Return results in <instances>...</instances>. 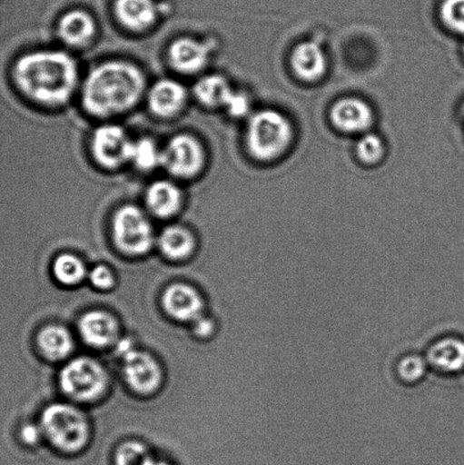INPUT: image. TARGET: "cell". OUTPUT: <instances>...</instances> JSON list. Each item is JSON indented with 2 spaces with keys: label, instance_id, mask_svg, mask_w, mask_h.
<instances>
[{
  "label": "cell",
  "instance_id": "1",
  "mask_svg": "<svg viewBox=\"0 0 464 465\" xmlns=\"http://www.w3.org/2000/svg\"><path fill=\"white\" fill-rule=\"evenodd\" d=\"M11 81L16 94L48 106L72 97L79 81L74 59L63 52L26 53L14 59Z\"/></svg>",
  "mask_w": 464,
  "mask_h": 465
},
{
  "label": "cell",
  "instance_id": "2",
  "mask_svg": "<svg viewBox=\"0 0 464 465\" xmlns=\"http://www.w3.org/2000/svg\"><path fill=\"white\" fill-rule=\"evenodd\" d=\"M144 77L131 64L112 62L94 68L84 85V104L94 116L106 117L134 107L143 97Z\"/></svg>",
  "mask_w": 464,
  "mask_h": 465
},
{
  "label": "cell",
  "instance_id": "3",
  "mask_svg": "<svg viewBox=\"0 0 464 465\" xmlns=\"http://www.w3.org/2000/svg\"><path fill=\"white\" fill-rule=\"evenodd\" d=\"M294 139L289 118L274 109H265L250 118L247 144L250 153L261 162H274L289 152Z\"/></svg>",
  "mask_w": 464,
  "mask_h": 465
},
{
  "label": "cell",
  "instance_id": "4",
  "mask_svg": "<svg viewBox=\"0 0 464 465\" xmlns=\"http://www.w3.org/2000/svg\"><path fill=\"white\" fill-rule=\"evenodd\" d=\"M41 430L54 448L65 453L80 452L90 439L84 413L70 404L49 405L41 418Z\"/></svg>",
  "mask_w": 464,
  "mask_h": 465
},
{
  "label": "cell",
  "instance_id": "5",
  "mask_svg": "<svg viewBox=\"0 0 464 465\" xmlns=\"http://www.w3.org/2000/svg\"><path fill=\"white\" fill-rule=\"evenodd\" d=\"M63 393L77 402H94L106 393L108 375L98 361L76 358L63 368L59 375Z\"/></svg>",
  "mask_w": 464,
  "mask_h": 465
},
{
  "label": "cell",
  "instance_id": "6",
  "mask_svg": "<svg viewBox=\"0 0 464 465\" xmlns=\"http://www.w3.org/2000/svg\"><path fill=\"white\" fill-rule=\"evenodd\" d=\"M113 236L118 250L131 257L149 252L154 242L148 217L134 206L118 209L113 220Z\"/></svg>",
  "mask_w": 464,
  "mask_h": 465
},
{
  "label": "cell",
  "instance_id": "7",
  "mask_svg": "<svg viewBox=\"0 0 464 465\" xmlns=\"http://www.w3.org/2000/svg\"><path fill=\"white\" fill-rule=\"evenodd\" d=\"M204 153L202 144L193 136L176 135L168 143L163 152L162 165L172 175L177 177H193L202 170Z\"/></svg>",
  "mask_w": 464,
  "mask_h": 465
},
{
  "label": "cell",
  "instance_id": "8",
  "mask_svg": "<svg viewBox=\"0 0 464 465\" xmlns=\"http://www.w3.org/2000/svg\"><path fill=\"white\" fill-rule=\"evenodd\" d=\"M132 141L124 130L116 125H104L94 132L93 152L95 161L107 168H116L130 162Z\"/></svg>",
  "mask_w": 464,
  "mask_h": 465
},
{
  "label": "cell",
  "instance_id": "9",
  "mask_svg": "<svg viewBox=\"0 0 464 465\" xmlns=\"http://www.w3.org/2000/svg\"><path fill=\"white\" fill-rule=\"evenodd\" d=\"M123 359L125 381L136 393L153 394L161 387L162 369L152 355L133 350Z\"/></svg>",
  "mask_w": 464,
  "mask_h": 465
},
{
  "label": "cell",
  "instance_id": "10",
  "mask_svg": "<svg viewBox=\"0 0 464 465\" xmlns=\"http://www.w3.org/2000/svg\"><path fill=\"white\" fill-rule=\"evenodd\" d=\"M331 121L336 129L351 134H368L374 124V113L365 100L347 97L331 108Z\"/></svg>",
  "mask_w": 464,
  "mask_h": 465
},
{
  "label": "cell",
  "instance_id": "11",
  "mask_svg": "<svg viewBox=\"0 0 464 465\" xmlns=\"http://www.w3.org/2000/svg\"><path fill=\"white\" fill-rule=\"evenodd\" d=\"M429 368L440 375L453 376L464 371V339L448 335L436 339L425 355Z\"/></svg>",
  "mask_w": 464,
  "mask_h": 465
},
{
  "label": "cell",
  "instance_id": "12",
  "mask_svg": "<svg viewBox=\"0 0 464 465\" xmlns=\"http://www.w3.org/2000/svg\"><path fill=\"white\" fill-rule=\"evenodd\" d=\"M162 304L165 312L175 321L195 322L202 316L203 300L194 287L176 282L163 292Z\"/></svg>",
  "mask_w": 464,
  "mask_h": 465
},
{
  "label": "cell",
  "instance_id": "13",
  "mask_svg": "<svg viewBox=\"0 0 464 465\" xmlns=\"http://www.w3.org/2000/svg\"><path fill=\"white\" fill-rule=\"evenodd\" d=\"M79 331L82 339L91 348L104 349L116 343L120 327L111 313L93 310L80 319Z\"/></svg>",
  "mask_w": 464,
  "mask_h": 465
},
{
  "label": "cell",
  "instance_id": "14",
  "mask_svg": "<svg viewBox=\"0 0 464 465\" xmlns=\"http://www.w3.org/2000/svg\"><path fill=\"white\" fill-rule=\"evenodd\" d=\"M291 67L300 80L315 84L325 76L327 58L324 50L313 41H303L291 54Z\"/></svg>",
  "mask_w": 464,
  "mask_h": 465
},
{
  "label": "cell",
  "instance_id": "15",
  "mask_svg": "<svg viewBox=\"0 0 464 465\" xmlns=\"http://www.w3.org/2000/svg\"><path fill=\"white\" fill-rule=\"evenodd\" d=\"M113 12L126 29L144 31L156 23L159 5L154 0H114Z\"/></svg>",
  "mask_w": 464,
  "mask_h": 465
},
{
  "label": "cell",
  "instance_id": "16",
  "mask_svg": "<svg viewBox=\"0 0 464 465\" xmlns=\"http://www.w3.org/2000/svg\"><path fill=\"white\" fill-rule=\"evenodd\" d=\"M171 65L183 74H194L207 65L209 49L207 45L191 38H180L172 44L170 53Z\"/></svg>",
  "mask_w": 464,
  "mask_h": 465
},
{
  "label": "cell",
  "instance_id": "17",
  "mask_svg": "<svg viewBox=\"0 0 464 465\" xmlns=\"http://www.w3.org/2000/svg\"><path fill=\"white\" fill-rule=\"evenodd\" d=\"M148 102L150 109L157 116H175L185 104L186 91L176 81H158L150 90Z\"/></svg>",
  "mask_w": 464,
  "mask_h": 465
},
{
  "label": "cell",
  "instance_id": "18",
  "mask_svg": "<svg viewBox=\"0 0 464 465\" xmlns=\"http://www.w3.org/2000/svg\"><path fill=\"white\" fill-rule=\"evenodd\" d=\"M95 34L94 17L84 9H71L59 18L58 35L64 43L81 47L89 43Z\"/></svg>",
  "mask_w": 464,
  "mask_h": 465
},
{
  "label": "cell",
  "instance_id": "19",
  "mask_svg": "<svg viewBox=\"0 0 464 465\" xmlns=\"http://www.w3.org/2000/svg\"><path fill=\"white\" fill-rule=\"evenodd\" d=\"M145 203L154 216L168 218L180 211L181 191L175 184L167 181H158L149 186Z\"/></svg>",
  "mask_w": 464,
  "mask_h": 465
},
{
  "label": "cell",
  "instance_id": "20",
  "mask_svg": "<svg viewBox=\"0 0 464 465\" xmlns=\"http://www.w3.org/2000/svg\"><path fill=\"white\" fill-rule=\"evenodd\" d=\"M41 353L52 361L66 359L74 349L70 331L65 327L50 325L39 331L36 339Z\"/></svg>",
  "mask_w": 464,
  "mask_h": 465
},
{
  "label": "cell",
  "instance_id": "21",
  "mask_svg": "<svg viewBox=\"0 0 464 465\" xmlns=\"http://www.w3.org/2000/svg\"><path fill=\"white\" fill-rule=\"evenodd\" d=\"M159 249L172 260H183L193 254L195 242L189 230L182 226H170L162 232L158 239Z\"/></svg>",
  "mask_w": 464,
  "mask_h": 465
},
{
  "label": "cell",
  "instance_id": "22",
  "mask_svg": "<svg viewBox=\"0 0 464 465\" xmlns=\"http://www.w3.org/2000/svg\"><path fill=\"white\" fill-rule=\"evenodd\" d=\"M234 91L229 82L220 75H208L198 81L194 86V95L204 106L225 107Z\"/></svg>",
  "mask_w": 464,
  "mask_h": 465
},
{
  "label": "cell",
  "instance_id": "23",
  "mask_svg": "<svg viewBox=\"0 0 464 465\" xmlns=\"http://www.w3.org/2000/svg\"><path fill=\"white\" fill-rule=\"evenodd\" d=\"M429 369L425 355L409 353L399 359L395 366V373L400 382L411 386L424 381Z\"/></svg>",
  "mask_w": 464,
  "mask_h": 465
},
{
  "label": "cell",
  "instance_id": "24",
  "mask_svg": "<svg viewBox=\"0 0 464 465\" xmlns=\"http://www.w3.org/2000/svg\"><path fill=\"white\" fill-rule=\"evenodd\" d=\"M54 276L63 285L74 286L80 284L86 276L84 262L74 254L64 253L54 260Z\"/></svg>",
  "mask_w": 464,
  "mask_h": 465
},
{
  "label": "cell",
  "instance_id": "25",
  "mask_svg": "<svg viewBox=\"0 0 464 465\" xmlns=\"http://www.w3.org/2000/svg\"><path fill=\"white\" fill-rule=\"evenodd\" d=\"M163 153L159 152L157 145L149 139H141L132 143L130 162L140 170L150 171L161 165Z\"/></svg>",
  "mask_w": 464,
  "mask_h": 465
},
{
  "label": "cell",
  "instance_id": "26",
  "mask_svg": "<svg viewBox=\"0 0 464 465\" xmlns=\"http://www.w3.org/2000/svg\"><path fill=\"white\" fill-rule=\"evenodd\" d=\"M358 158L366 165H376L385 156V144L380 135L365 134L357 143Z\"/></svg>",
  "mask_w": 464,
  "mask_h": 465
},
{
  "label": "cell",
  "instance_id": "27",
  "mask_svg": "<svg viewBox=\"0 0 464 465\" xmlns=\"http://www.w3.org/2000/svg\"><path fill=\"white\" fill-rule=\"evenodd\" d=\"M440 17L448 29L464 35V0H444Z\"/></svg>",
  "mask_w": 464,
  "mask_h": 465
},
{
  "label": "cell",
  "instance_id": "28",
  "mask_svg": "<svg viewBox=\"0 0 464 465\" xmlns=\"http://www.w3.org/2000/svg\"><path fill=\"white\" fill-rule=\"evenodd\" d=\"M152 457L143 444L127 441L116 450L115 465H143Z\"/></svg>",
  "mask_w": 464,
  "mask_h": 465
},
{
  "label": "cell",
  "instance_id": "29",
  "mask_svg": "<svg viewBox=\"0 0 464 465\" xmlns=\"http://www.w3.org/2000/svg\"><path fill=\"white\" fill-rule=\"evenodd\" d=\"M91 284L95 289L106 291L111 290L114 284H115V277H114L111 269L104 264H99L93 268V271L89 273Z\"/></svg>",
  "mask_w": 464,
  "mask_h": 465
},
{
  "label": "cell",
  "instance_id": "30",
  "mask_svg": "<svg viewBox=\"0 0 464 465\" xmlns=\"http://www.w3.org/2000/svg\"><path fill=\"white\" fill-rule=\"evenodd\" d=\"M225 107L232 116L242 117L247 115L249 112V99L247 98V95L243 94L233 93Z\"/></svg>",
  "mask_w": 464,
  "mask_h": 465
},
{
  "label": "cell",
  "instance_id": "31",
  "mask_svg": "<svg viewBox=\"0 0 464 465\" xmlns=\"http://www.w3.org/2000/svg\"><path fill=\"white\" fill-rule=\"evenodd\" d=\"M193 331L195 335L204 339V337H208L212 334L213 322L211 319L202 316L198 318L197 321L193 322Z\"/></svg>",
  "mask_w": 464,
  "mask_h": 465
},
{
  "label": "cell",
  "instance_id": "32",
  "mask_svg": "<svg viewBox=\"0 0 464 465\" xmlns=\"http://www.w3.org/2000/svg\"><path fill=\"white\" fill-rule=\"evenodd\" d=\"M43 435L44 432L43 430H41V427L39 428L31 425L26 426L25 430H22V439L29 445L38 444Z\"/></svg>",
  "mask_w": 464,
  "mask_h": 465
},
{
  "label": "cell",
  "instance_id": "33",
  "mask_svg": "<svg viewBox=\"0 0 464 465\" xmlns=\"http://www.w3.org/2000/svg\"><path fill=\"white\" fill-rule=\"evenodd\" d=\"M133 350V345H132V341L130 340L118 341L116 352L118 355H121L122 358H124L125 355L129 354Z\"/></svg>",
  "mask_w": 464,
  "mask_h": 465
},
{
  "label": "cell",
  "instance_id": "34",
  "mask_svg": "<svg viewBox=\"0 0 464 465\" xmlns=\"http://www.w3.org/2000/svg\"><path fill=\"white\" fill-rule=\"evenodd\" d=\"M143 465H170L166 463L165 461H162V460L154 459L153 457H150L147 461Z\"/></svg>",
  "mask_w": 464,
  "mask_h": 465
}]
</instances>
